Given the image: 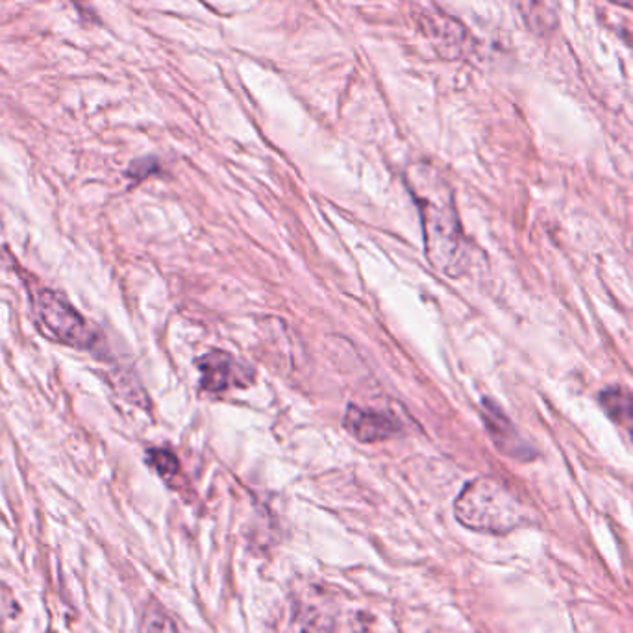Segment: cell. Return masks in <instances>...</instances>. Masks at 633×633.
Masks as SVG:
<instances>
[{"label":"cell","mask_w":633,"mask_h":633,"mask_svg":"<svg viewBox=\"0 0 633 633\" xmlns=\"http://www.w3.org/2000/svg\"><path fill=\"white\" fill-rule=\"evenodd\" d=\"M147 460L165 480L173 478L174 474L178 472V460H176V456L171 450L150 448L149 452H147Z\"/></svg>","instance_id":"30bf717a"},{"label":"cell","mask_w":633,"mask_h":633,"mask_svg":"<svg viewBox=\"0 0 633 633\" xmlns=\"http://www.w3.org/2000/svg\"><path fill=\"white\" fill-rule=\"evenodd\" d=\"M156 171H158V162L152 158H145V160H137V162L132 163L128 169V174L139 182Z\"/></svg>","instance_id":"8fae6325"},{"label":"cell","mask_w":633,"mask_h":633,"mask_svg":"<svg viewBox=\"0 0 633 633\" xmlns=\"http://www.w3.org/2000/svg\"><path fill=\"white\" fill-rule=\"evenodd\" d=\"M332 615L315 602L300 600L291 617L293 633H332Z\"/></svg>","instance_id":"ba28073f"},{"label":"cell","mask_w":633,"mask_h":633,"mask_svg":"<svg viewBox=\"0 0 633 633\" xmlns=\"http://www.w3.org/2000/svg\"><path fill=\"white\" fill-rule=\"evenodd\" d=\"M34 310L45 336L62 343L65 347L91 348L95 332L89 328L82 313L63 297L62 293L43 287L34 298Z\"/></svg>","instance_id":"3957f363"},{"label":"cell","mask_w":633,"mask_h":633,"mask_svg":"<svg viewBox=\"0 0 633 633\" xmlns=\"http://www.w3.org/2000/svg\"><path fill=\"white\" fill-rule=\"evenodd\" d=\"M600 406L611 421L624 428L633 441V393L624 387H608L600 393Z\"/></svg>","instance_id":"52a82bcc"},{"label":"cell","mask_w":633,"mask_h":633,"mask_svg":"<svg viewBox=\"0 0 633 633\" xmlns=\"http://www.w3.org/2000/svg\"><path fill=\"white\" fill-rule=\"evenodd\" d=\"M345 428L361 443L385 441L402 430L395 417L382 411L361 410L358 406H348Z\"/></svg>","instance_id":"8992f818"},{"label":"cell","mask_w":633,"mask_h":633,"mask_svg":"<svg viewBox=\"0 0 633 633\" xmlns=\"http://www.w3.org/2000/svg\"><path fill=\"white\" fill-rule=\"evenodd\" d=\"M197 367L202 373L200 387L204 391L210 393H223L228 387L237 385V387H245L252 384L254 373L249 367L241 365L234 360V356L221 352V350H213L204 354L202 358L197 360Z\"/></svg>","instance_id":"277c9868"},{"label":"cell","mask_w":633,"mask_h":633,"mask_svg":"<svg viewBox=\"0 0 633 633\" xmlns=\"http://www.w3.org/2000/svg\"><path fill=\"white\" fill-rule=\"evenodd\" d=\"M141 633H182L173 617L160 606L150 604L141 621Z\"/></svg>","instance_id":"9c48e42d"},{"label":"cell","mask_w":633,"mask_h":633,"mask_svg":"<svg viewBox=\"0 0 633 633\" xmlns=\"http://www.w3.org/2000/svg\"><path fill=\"white\" fill-rule=\"evenodd\" d=\"M408 187L421 211L424 250L435 271L460 276L465 269V239L452 189L434 167L408 171Z\"/></svg>","instance_id":"6da1fadb"},{"label":"cell","mask_w":633,"mask_h":633,"mask_svg":"<svg viewBox=\"0 0 633 633\" xmlns=\"http://www.w3.org/2000/svg\"><path fill=\"white\" fill-rule=\"evenodd\" d=\"M482 419L498 452L506 454L513 460H534L535 450L532 445L522 439L517 428L513 426V422L509 421L508 415L489 398H484L482 402Z\"/></svg>","instance_id":"5b68a950"},{"label":"cell","mask_w":633,"mask_h":633,"mask_svg":"<svg viewBox=\"0 0 633 633\" xmlns=\"http://www.w3.org/2000/svg\"><path fill=\"white\" fill-rule=\"evenodd\" d=\"M456 519L465 528L484 534H509L528 521L521 498L497 478H476L465 485L454 504Z\"/></svg>","instance_id":"7a4b0ae2"},{"label":"cell","mask_w":633,"mask_h":633,"mask_svg":"<svg viewBox=\"0 0 633 633\" xmlns=\"http://www.w3.org/2000/svg\"><path fill=\"white\" fill-rule=\"evenodd\" d=\"M609 2L615 4V6H619V8L633 12V0H609Z\"/></svg>","instance_id":"7c38bea8"}]
</instances>
